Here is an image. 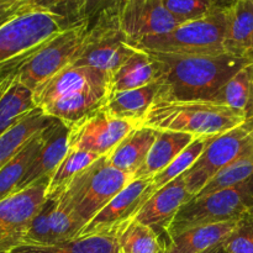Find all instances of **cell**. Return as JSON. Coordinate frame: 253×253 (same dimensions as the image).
<instances>
[{
    "label": "cell",
    "mask_w": 253,
    "mask_h": 253,
    "mask_svg": "<svg viewBox=\"0 0 253 253\" xmlns=\"http://www.w3.org/2000/svg\"><path fill=\"white\" fill-rule=\"evenodd\" d=\"M157 67L156 100H211L232 76L249 64L246 57L148 52Z\"/></svg>",
    "instance_id": "1"
},
{
    "label": "cell",
    "mask_w": 253,
    "mask_h": 253,
    "mask_svg": "<svg viewBox=\"0 0 253 253\" xmlns=\"http://www.w3.org/2000/svg\"><path fill=\"white\" fill-rule=\"evenodd\" d=\"M246 120L244 115L214 100H156L140 126L194 137H215Z\"/></svg>",
    "instance_id": "2"
},
{
    "label": "cell",
    "mask_w": 253,
    "mask_h": 253,
    "mask_svg": "<svg viewBox=\"0 0 253 253\" xmlns=\"http://www.w3.org/2000/svg\"><path fill=\"white\" fill-rule=\"evenodd\" d=\"M73 26L49 11L31 9L0 26V84L15 76L49 40Z\"/></svg>",
    "instance_id": "3"
},
{
    "label": "cell",
    "mask_w": 253,
    "mask_h": 253,
    "mask_svg": "<svg viewBox=\"0 0 253 253\" xmlns=\"http://www.w3.org/2000/svg\"><path fill=\"white\" fill-rule=\"evenodd\" d=\"M131 180L130 174L116 169L103 156L79 173L53 199L84 227Z\"/></svg>",
    "instance_id": "4"
},
{
    "label": "cell",
    "mask_w": 253,
    "mask_h": 253,
    "mask_svg": "<svg viewBox=\"0 0 253 253\" xmlns=\"http://www.w3.org/2000/svg\"><path fill=\"white\" fill-rule=\"evenodd\" d=\"M253 203V175L245 182L207 195L193 197L178 211L166 231L167 237L203 225L240 220Z\"/></svg>",
    "instance_id": "5"
},
{
    "label": "cell",
    "mask_w": 253,
    "mask_h": 253,
    "mask_svg": "<svg viewBox=\"0 0 253 253\" xmlns=\"http://www.w3.org/2000/svg\"><path fill=\"white\" fill-rule=\"evenodd\" d=\"M146 52L169 54H221L225 49V12L217 9L203 19L178 25L172 31L132 43Z\"/></svg>",
    "instance_id": "6"
},
{
    "label": "cell",
    "mask_w": 253,
    "mask_h": 253,
    "mask_svg": "<svg viewBox=\"0 0 253 253\" xmlns=\"http://www.w3.org/2000/svg\"><path fill=\"white\" fill-rule=\"evenodd\" d=\"M119 16L120 14H104L88 25L82 48L72 66L90 67L110 77L137 51L121 30Z\"/></svg>",
    "instance_id": "7"
},
{
    "label": "cell",
    "mask_w": 253,
    "mask_h": 253,
    "mask_svg": "<svg viewBox=\"0 0 253 253\" xmlns=\"http://www.w3.org/2000/svg\"><path fill=\"white\" fill-rule=\"evenodd\" d=\"M253 150V118L209 141L202 156L184 173L188 192L195 197L216 173Z\"/></svg>",
    "instance_id": "8"
},
{
    "label": "cell",
    "mask_w": 253,
    "mask_h": 253,
    "mask_svg": "<svg viewBox=\"0 0 253 253\" xmlns=\"http://www.w3.org/2000/svg\"><path fill=\"white\" fill-rule=\"evenodd\" d=\"M88 31V21H81L62 31L40 48L16 73L20 82L36 90L67 67L78 56Z\"/></svg>",
    "instance_id": "9"
},
{
    "label": "cell",
    "mask_w": 253,
    "mask_h": 253,
    "mask_svg": "<svg viewBox=\"0 0 253 253\" xmlns=\"http://www.w3.org/2000/svg\"><path fill=\"white\" fill-rule=\"evenodd\" d=\"M48 182H39L0 200V253L22 245L30 224L47 199Z\"/></svg>",
    "instance_id": "10"
},
{
    "label": "cell",
    "mask_w": 253,
    "mask_h": 253,
    "mask_svg": "<svg viewBox=\"0 0 253 253\" xmlns=\"http://www.w3.org/2000/svg\"><path fill=\"white\" fill-rule=\"evenodd\" d=\"M137 126L111 115L105 106L68 126L69 148L108 156Z\"/></svg>",
    "instance_id": "11"
},
{
    "label": "cell",
    "mask_w": 253,
    "mask_h": 253,
    "mask_svg": "<svg viewBox=\"0 0 253 253\" xmlns=\"http://www.w3.org/2000/svg\"><path fill=\"white\" fill-rule=\"evenodd\" d=\"M151 182L152 178L131 180L83 227L78 237L110 234L132 221L138 210L147 202Z\"/></svg>",
    "instance_id": "12"
},
{
    "label": "cell",
    "mask_w": 253,
    "mask_h": 253,
    "mask_svg": "<svg viewBox=\"0 0 253 253\" xmlns=\"http://www.w3.org/2000/svg\"><path fill=\"white\" fill-rule=\"evenodd\" d=\"M119 21L131 44L146 37L169 32L180 25L162 0H126Z\"/></svg>",
    "instance_id": "13"
},
{
    "label": "cell",
    "mask_w": 253,
    "mask_h": 253,
    "mask_svg": "<svg viewBox=\"0 0 253 253\" xmlns=\"http://www.w3.org/2000/svg\"><path fill=\"white\" fill-rule=\"evenodd\" d=\"M109 77L95 68L69 66L42 84L34 91L39 109L68 94L84 90L108 91Z\"/></svg>",
    "instance_id": "14"
},
{
    "label": "cell",
    "mask_w": 253,
    "mask_h": 253,
    "mask_svg": "<svg viewBox=\"0 0 253 253\" xmlns=\"http://www.w3.org/2000/svg\"><path fill=\"white\" fill-rule=\"evenodd\" d=\"M192 198L183 174L156 192L138 210L133 220L153 227L156 231L166 232L178 211Z\"/></svg>",
    "instance_id": "15"
},
{
    "label": "cell",
    "mask_w": 253,
    "mask_h": 253,
    "mask_svg": "<svg viewBox=\"0 0 253 253\" xmlns=\"http://www.w3.org/2000/svg\"><path fill=\"white\" fill-rule=\"evenodd\" d=\"M68 132V126L59 120H54L46 128L43 145L27 169L17 190L25 189L39 182H49L52 174L69 150Z\"/></svg>",
    "instance_id": "16"
},
{
    "label": "cell",
    "mask_w": 253,
    "mask_h": 253,
    "mask_svg": "<svg viewBox=\"0 0 253 253\" xmlns=\"http://www.w3.org/2000/svg\"><path fill=\"white\" fill-rule=\"evenodd\" d=\"M240 220L192 227L166 242L165 253H203L220 244L234 232Z\"/></svg>",
    "instance_id": "17"
},
{
    "label": "cell",
    "mask_w": 253,
    "mask_h": 253,
    "mask_svg": "<svg viewBox=\"0 0 253 253\" xmlns=\"http://www.w3.org/2000/svg\"><path fill=\"white\" fill-rule=\"evenodd\" d=\"M157 136V131L146 126H137L109 153V163L116 169L133 177L145 162Z\"/></svg>",
    "instance_id": "18"
},
{
    "label": "cell",
    "mask_w": 253,
    "mask_h": 253,
    "mask_svg": "<svg viewBox=\"0 0 253 253\" xmlns=\"http://www.w3.org/2000/svg\"><path fill=\"white\" fill-rule=\"evenodd\" d=\"M158 90L160 84L156 81L142 88L109 94L104 106L115 118L140 126L157 99Z\"/></svg>",
    "instance_id": "19"
},
{
    "label": "cell",
    "mask_w": 253,
    "mask_h": 253,
    "mask_svg": "<svg viewBox=\"0 0 253 253\" xmlns=\"http://www.w3.org/2000/svg\"><path fill=\"white\" fill-rule=\"evenodd\" d=\"M225 49L245 57L253 41V1L239 0L225 7Z\"/></svg>",
    "instance_id": "20"
},
{
    "label": "cell",
    "mask_w": 253,
    "mask_h": 253,
    "mask_svg": "<svg viewBox=\"0 0 253 253\" xmlns=\"http://www.w3.org/2000/svg\"><path fill=\"white\" fill-rule=\"evenodd\" d=\"M194 136L189 133L157 131L156 140L145 162L133 174L132 179L155 177L157 173L162 172L170 162H173L194 141Z\"/></svg>",
    "instance_id": "21"
},
{
    "label": "cell",
    "mask_w": 253,
    "mask_h": 253,
    "mask_svg": "<svg viewBox=\"0 0 253 253\" xmlns=\"http://www.w3.org/2000/svg\"><path fill=\"white\" fill-rule=\"evenodd\" d=\"M37 109L34 90L16 74L0 84V136Z\"/></svg>",
    "instance_id": "22"
},
{
    "label": "cell",
    "mask_w": 253,
    "mask_h": 253,
    "mask_svg": "<svg viewBox=\"0 0 253 253\" xmlns=\"http://www.w3.org/2000/svg\"><path fill=\"white\" fill-rule=\"evenodd\" d=\"M108 91L84 90L68 94L42 106L41 110L49 118L71 126L93 111L105 105Z\"/></svg>",
    "instance_id": "23"
},
{
    "label": "cell",
    "mask_w": 253,
    "mask_h": 253,
    "mask_svg": "<svg viewBox=\"0 0 253 253\" xmlns=\"http://www.w3.org/2000/svg\"><path fill=\"white\" fill-rule=\"evenodd\" d=\"M157 81V67L148 52L138 49L126 59L110 77L108 83L109 94L142 88Z\"/></svg>",
    "instance_id": "24"
},
{
    "label": "cell",
    "mask_w": 253,
    "mask_h": 253,
    "mask_svg": "<svg viewBox=\"0 0 253 253\" xmlns=\"http://www.w3.org/2000/svg\"><path fill=\"white\" fill-rule=\"evenodd\" d=\"M56 119L47 116L41 109H35L22 120L0 136V168L22 150L35 135L51 125Z\"/></svg>",
    "instance_id": "25"
},
{
    "label": "cell",
    "mask_w": 253,
    "mask_h": 253,
    "mask_svg": "<svg viewBox=\"0 0 253 253\" xmlns=\"http://www.w3.org/2000/svg\"><path fill=\"white\" fill-rule=\"evenodd\" d=\"M119 230L110 234L77 237L61 244H22L9 253H116V237Z\"/></svg>",
    "instance_id": "26"
},
{
    "label": "cell",
    "mask_w": 253,
    "mask_h": 253,
    "mask_svg": "<svg viewBox=\"0 0 253 253\" xmlns=\"http://www.w3.org/2000/svg\"><path fill=\"white\" fill-rule=\"evenodd\" d=\"M46 128L35 135L15 157H12L4 167L0 168V200L17 190L27 169L37 157L43 145Z\"/></svg>",
    "instance_id": "27"
},
{
    "label": "cell",
    "mask_w": 253,
    "mask_h": 253,
    "mask_svg": "<svg viewBox=\"0 0 253 253\" xmlns=\"http://www.w3.org/2000/svg\"><path fill=\"white\" fill-rule=\"evenodd\" d=\"M166 242L153 227L132 220L116 237V253H165Z\"/></svg>",
    "instance_id": "28"
},
{
    "label": "cell",
    "mask_w": 253,
    "mask_h": 253,
    "mask_svg": "<svg viewBox=\"0 0 253 253\" xmlns=\"http://www.w3.org/2000/svg\"><path fill=\"white\" fill-rule=\"evenodd\" d=\"M211 100L229 106L246 119L253 118L252 84L247 66L232 76Z\"/></svg>",
    "instance_id": "29"
},
{
    "label": "cell",
    "mask_w": 253,
    "mask_h": 253,
    "mask_svg": "<svg viewBox=\"0 0 253 253\" xmlns=\"http://www.w3.org/2000/svg\"><path fill=\"white\" fill-rule=\"evenodd\" d=\"M211 138L212 137H195L194 141L173 162H170L162 172L157 173L155 177H152V182H151L150 188L147 190V200L156 192L166 187L168 183H170L175 178L180 177L187 170H189L193 167V165L197 162L198 158L202 156L203 151L205 150Z\"/></svg>",
    "instance_id": "30"
},
{
    "label": "cell",
    "mask_w": 253,
    "mask_h": 253,
    "mask_svg": "<svg viewBox=\"0 0 253 253\" xmlns=\"http://www.w3.org/2000/svg\"><path fill=\"white\" fill-rule=\"evenodd\" d=\"M98 158H100V156L85 152V151L69 148L66 157L62 160L49 179L48 185H47V198L56 197L59 192L66 188L68 183H71L85 168L93 165Z\"/></svg>",
    "instance_id": "31"
},
{
    "label": "cell",
    "mask_w": 253,
    "mask_h": 253,
    "mask_svg": "<svg viewBox=\"0 0 253 253\" xmlns=\"http://www.w3.org/2000/svg\"><path fill=\"white\" fill-rule=\"evenodd\" d=\"M253 175V150L235 160L207 183L198 195H207L245 182ZM197 197V195H195Z\"/></svg>",
    "instance_id": "32"
},
{
    "label": "cell",
    "mask_w": 253,
    "mask_h": 253,
    "mask_svg": "<svg viewBox=\"0 0 253 253\" xmlns=\"http://www.w3.org/2000/svg\"><path fill=\"white\" fill-rule=\"evenodd\" d=\"M162 1L166 9L179 21V24L203 19L219 9L215 0H162Z\"/></svg>",
    "instance_id": "33"
},
{
    "label": "cell",
    "mask_w": 253,
    "mask_h": 253,
    "mask_svg": "<svg viewBox=\"0 0 253 253\" xmlns=\"http://www.w3.org/2000/svg\"><path fill=\"white\" fill-rule=\"evenodd\" d=\"M49 226L53 244H61L77 239L83 230V226L74 219L73 215L63 209L56 199L49 215Z\"/></svg>",
    "instance_id": "34"
},
{
    "label": "cell",
    "mask_w": 253,
    "mask_h": 253,
    "mask_svg": "<svg viewBox=\"0 0 253 253\" xmlns=\"http://www.w3.org/2000/svg\"><path fill=\"white\" fill-rule=\"evenodd\" d=\"M54 199L53 198H47L44 204L37 212L36 216L30 224L29 230L26 232L24 242L26 245H53L52 240L51 226H49V215L53 208Z\"/></svg>",
    "instance_id": "35"
},
{
    "label": "cell",
    "mask_w": 253,
    "mask_h": 253,
    "mask_svg": "<svg viewBox=\"0 0 253 253\" xmlns=\"http://www.w3.org/2000/svg\"><path fill=\"white\" fill-rule=\"evenodd\" d=\"M85 2L86 0H31L34 9L58 15L71 25L84 21L83 12Z\"/></svg>",
    "instance_id": "36"
},
{
    "label": "cell",
    "mask_w": 253,
    "mask_h": 253,
    "mask_svg": "<svg viewBox=\"0 0 253 253\" xmlns=\"http://www.w3.org/2000/svg\"><path fill=\"white\" fill-rule=\"evenodd\" d=\"M222 245L226 253H253V226L251 222L245 216L242 217L234 232Z\"/></svg>",
    "instance_id": "37"
},
{
    "label": "cell",
    "mask_w": 253,
    "mask_h": 253,
    "mask_svg": "<svg viewBox=\"0 0 253 253\" xmlns=\"http://www.w3.org/2000/svg\"><path fill=\"white\" fill-rule=\"evenodd\" d=\"M125 2L126 0H86L83 20L90 25L104 14H120Z\"/></svg>",
    "instance_id": "38"
},
{
    "label": "cell",
    "mask_w": 253,
    "mask_h": 253,
    "mask_svg": "<svg viewBox=\"0 0 253 253\" xmlns=\"http://www.w3.org/2000/svg\"><path fill=\"white\" fill-rule=\"evenodd\" d=\"M34 9L31 0H14V1L0 4V26L6 24L17 15Z\"/></svg>",
    "instance_id": "39"
},
{
    "label": "cell",
    "mask_w": 253,
    "mask_h": 253,
    "mask_svg": "<svg viewBox=\"0 0 253 253\" xmlns=\"http://www.w3.org/2000/svg\"><path fill=\"white\" fill-rule=\"evenodd\" d=\"M247 59H249V64H247V69H249L250 77H251V84H252V94H253V47L251 49L247 51V53L245 54Z\"/></svg>",
    "instance_id": "40"
},
{
    "label": "cell",
    "mask_w": 253,
    "mask_h": 253,
    "mask_svg": "<svg viewBox=\"0 0 253 253\" xmlns=\"http://www.w3.org/2000/svg\"><path fill=\"white\" fill-rule=\"evenodd\" d=\"M215 1H216V5L219 9H225V7L230 6V5L239 1V0H215Z\"/></svg>",
    "instance_id": "41"
},
{
    "label": "cell",
    "mask_w": 253,
    "mask_h": 253,
    "mask_svg": "<svg viewBox=\"0 0 253 253\" xmlns=\"http://www.w3.org/2000/svg\"><path fill=\"white\" fill-rule=\"evenodd\" d=\"M203 253H226V251H225V249H224V245L220 244V245H217V246L212 247V249L208 250V251H205Z\"/></svg>",
    "instance_id": "42"
},
{
    "label": "cell",
    "mask_w": 253,
    "mask_h": 253,
    "mask_svg": "<svg viewBox=\"0 0 253 253\" xmlns=\"http://www.w3.org/2000/svg\"><path fill=\"white\" fill-rule=\"evenodd\" d=\"M245 217H246V219L249 220L250 222H251L252 226H253V203H252L251 208H250V209H249V211H247V214L245 215Z\"/></svg>",
    "instance_id": "43"
},
{
    "label": "cell",
    "mask_w": 253,
    "mask_h": 253,
    "mask_svg": "<svg viewBox=\"0 0 253 253\" xmlns=\"http://www.w3.org/2000/svg\"><path fill=\"white\" fill-rule=\"evenodd\" d=\"M9 1H14V0H0V4H5V2H9Z\"/></svg>",
    "instance_id": "44"
},
{
    "label": "cell",
    "mask_w": 253,
    "mask_h": 253,
    "mask_svg": "<svg viewBox=\"0 0 253 253\" xmlns=\"http://www.w3.org/2000/svg\"><path fill=\"white\" fill-rule=\"evenodd\" d=\"M252 47H253V41H252ZM252 47H251V48H252Z\"/></svg>",
    "instance_id": "45"
},
{
    "label": "cell",
    "mask_w": 253,
    "mask_h": 253,
    "mask_svg": "<svg viewBox=\"0 0 253 253\" xmlns=\"http://www.w3.org/2000/svg\"><path fill=\"white\" fill-rule=\"evenodd\" d=\"M252 1H253V0H252Z\"/></svg>",
    "instance_id": "46"
}]
</instances>
